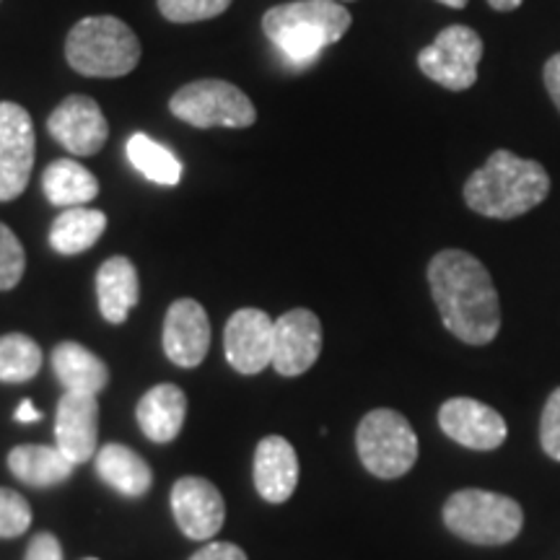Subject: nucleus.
<instances>
[{"mask_svg":"<svg viewBox=\"0 0 560 560\" xmlns=\"http://www.w3.org/2000/svg\"><path fill=\"white\" fill-rule=\"evenodd\" d=\"M83 560H96V558H83Z\"/></svg>","mask_w":560,"mask_h":560,"instance_id":"nucleus-37","label":"nucleus"},{"mask_svg":"<svg viewBox=\"0 0 560 560\" xmlns=\"http://www.w3.org/2000/svg\"><path fill=\"white\" fill-rule=\"evenodd\" d=\"M187 416V397L177 384H156L140 397L136 418L140 431L156 444H170L179 436Z\"/></svg>","mask_w":560,"mask_h":560,"instance_id":"nucleus-18","label":"nucleus"},{"mask_svg":"<svg viewBox=\"0 0 560 560\" xmlns=\"http://www.w3.org/2000/svg\"><path fill=\"white\" fill-rule=\"evenodd\" d=\"M190 560H247L240 545L231 542H208L206 548H200Z\"/></svg>","mask_w":560,"mask_h":560,"instance_id":"nucleus-32","label":"nucleus"},{"mask_svg":"<svg viewBox=\"0 0 560 560\" xmlns=\"http://www.w3.org/2000/svg\"><path fill=\"white\" fill-rule=\"evenodd\" d=\"M439 3L450 5V9H465V5H467V0H439Z\"/></svg>","mask_w":560,"mask_h":560,"instance_id":"nucleus-36","label":"nucleus"},{"mask_svg":"<svg viewBox=\"0 0 560 560\" xmlns=\"http://www.w3.org/2000/svg\"><path fill=\"white\" fill-rule=\"evenodd\" d=\"M172 514L187 540H213L226 522V503L213 482L187 475L172 488Z\"/></svg>","mask_w":560,"mask_h":560,"instance_id":"nucleus-10","label":"nucleus"},{"mask_svg":"<svg viewBox=\"0 0 560 560\" xmlns=\"http://www.w3.org/2000/svg\"><path fill=\"white\" fill-rule=\"evenodd\" d=\"M47 130L73 156H94L109 138L107 117L91 96L73 94L52 112Z\"/></svg>","mask_w":560,"mask_h":560,"instance_id":"nucleus-13","label":"nucleus"},{"mask_svg":"<svg viewBox=\"0 0 560 560\" xmlns=\"http://www.w3.org/2000/svg\"><path fill=\"white\" fill-rule=\"evenodd\" d=\"M32 527V506L24 495L0 488V540H13Z\"/></svg>","mask_w":560,"mask_h":560,"instance_id":"nucleus-28","label":"nucleus"},{"mask_svg":"<svg viewBox=\"0 0 560 560\" xmlns=\"http://www.w3.org/2000/svg\"><path fill=\"white\" fill-rule=\"evenodd\" d=\"M24 560H62L60 540L50 532H39V535L32 537Z\"/></svg>","mask_w":560,"mask_h":560,"instance_id":"nucleus-31","label":"nucleus"},{"mask_svg":"<svg viewBox=\"0 0 560 560\" xmlns=\"http://www.w3.org/2000/svg\"><path fill=\"white\" fill-rule=\"evenodd\" d=\"M68 66L89 79H120L136 70L140 42L117 16H86L66 39Z\"/></svg>","mask_w":560,"mask_h":560,"instance_id":"nucleus-4","label":"nucleus"},{"mask_svg":"<svg viewBox=\"0 0 560 560\" xmlns=\"http://www.w3.org/2000/svg\"><path fill=\"white\" fill-rule=\"evenodd\" d=\"M524 3V0H488V5L493 11H501V13H506V11H516L520 9V5Z\"/></svg>","mask_w":560,"mask_h":560,"instance_id":"nucleus-35","label":"nucleus"},{"mask_svg":"<svg viewBox=\"0 0 560 560\" xmlns=\"http://www.w3.org/2000/svg\"><path fill=\"white\" fill-rule=\"evenodd\" d=\"M272 322L262 310H240L231 314L223 332V348L231 369L244 376L262 374L272 366Z\"/></svg>","mask_w":560,"mask_h":560,"instance_id":"nucleus-14","label":"nucleus"},{"mask_svg":"<svg viewBox=\"0 0 560 560\" xmlns=\"http://www.w3.org/2000/svg\"><path fill=\"white\" fill-rule=\"evenodd\" d=\"M96 299H100V312L109 325H122L130 312L138 306L140 280L138 270L128 257H109L96 272Z\"/></svg>","mask_w":560,"mask_h":560,"instance_id":"nucleus-19","label":"nucleus"},{"mask_svg":"<svg viewBox=\"0 0 560 560\" xmlns=\"http://www.w3.org/2000/svg\"><path fill=\"white\" fill-rule=\"evenodd\" d=\"M100 444V400L96 395L66 392L55 416V446L73 462L83 465L96 457Z\"/></svg>","mask_w":560,"mask_h":560,"instance_id":"nucleus-15","label":"nucleus"},{"mask_svg":"<svg viewBox=\"0 0 560 560\" xmlns=\"http://www.w3.org/2000/svg\"><path fill=\"white\" fill-rule=\"evenodd\" d=\"M540 441H542L545 454H548L550 459L560 462V387L552 392L542 408Z\"/></svg>","mask_w":560,"mask_h":560,"instance_id":"nucleus-30","label":"nucleus"},{"mask_svg":"<svg viewBox=\"0 0 560 560\" xmlns=\"http://www.w3.org/2000/svg\"><path fill=\"white\" fill-rule=\"evenodd\" d=\"M210 348V319L195 299L174 301L164 319V353L182 369L206 361Z\"/></svg>","mask_w":560,"mask_h":560,"instance_id":"nucleus-16","label":"nucleus"},{"mask_svg":"<svg viewBox=\"0 0 560 560\" xmlns=\"http://www.w3.org/2000/svg\"><path fill=\"white\" fill-rule=\"evenodd\" d=\"M444 524L459 540L495 548L516 540L524 527V511L509 495L465 488L446 499Z\"/></svg>","mask_w":560,"mask_h":560,"instance_id":"nucleus-5","label":"nucleus"},{"mask_svg":"<svg viewBox=\"0 0 560 560\" xmlns=\"http://www.w3.org/2000/svg\"><path fill=\"white\" fill-rule=\"evenodd\" d=\"M172 115L192 128H252L255 104L242 89L221 79H202L182 86L170 102Z\"/></svg>","mask_w":560,"mask_h":560,"instance_id":"nucleus-7","label":"nucleus"},{"mask_svg":"<svg viewBox=\"0 0 560 560\" xmlns=\"http://www.w3.org/2000/svg\"><path fill=\"white\" fill-rule=\"evenodd\" d=\"M439 425L452 441L475 452L499 450L509 436V425L501 412L472 397H452L441 405Z\"/></svg>","mask_w":560,"mask_h":560,"instance_id":"nucleus-11","label":"nucleus"},{"mask_svg":"<svg viewBox=\"0 0 560 560\" xmlns=\"http://www.w3.org/2000/svg\"><path fill=\"white\" fill-rule=\"evenodd\" d=\"M340 3H346V0H340Z\"/></svg>","mask_w":560,"mask_h":560,"instance_id":"nucleus-38","label":"nucleus"},{"mask_svg":"<svg viewBox=\"0 0 560 560\" xmlns=\"http://www.w3.org/2000/svg\"><path fill=\"white\" fill-rule=\"evenodd\" d=\"M96 475L125 499H140L153 486L149 462L125 444H104L96 452Z\"/></svg>","mask_w":560,"mask_h":560,"instance_id":"nucleus-21","label":"nucleus"},{"mask_svg":"<svg viewBox=\"0 0 560 560\" xmlns=\"http://www.w3.org/2000/svg\"><path fill=\"white\" fill-rule=\"evenodd\" d=\"M355 450L361 465L382 480H397L418 462V436L408 418L397 410H371L355 431Z\"/></svg>","mask_w":560,"mask_h":560,"instance_id":"nucleus-6","label":"nucleus"},{"mask_svg":"<svg viewBox=\"0 0 560 560\" xmlns=\"http://www.w3.org/2000/svg\"><path fill=\"white\" fill-rule=\"evenodd\" d=\"M24 270L26 255L19 236L5 223H0V291L16 289L24 278Z\"/></svg>","mask_w":560,"mask_h":560,"instance_id":"nucleus-29","label":"nucleus"},{"mask_svg":"<svg viewBox=\"0 0 560 560\" xmlns=\"http://www.w3.org/2000/svg\"><path fill=\"white\" fill-rule=\"evenodd\" d=\"M42 369V348L30 335H0V382L24 384L32 382Z\"/></svg>","mask_w":560,"mask_h":560,"instance_id":"nucleus-26","label":"nucleus"},{"mask_svg":"<svg viewBox=\"0 0 560 560\" xmlns=\"http://www.w3.org/2000/svg\"><path fill=\"white\" fill-rule=\"evenodd\" d=\"M431 296L441 322L467 346H488L501 330V306L493 278L465 249H444L429 265Z\"/></svg>","mask_w":560,"mask_h":560,"instance_id":"nucleus-1","label":"nucleus"},{"mask_svg":"<svg viewBox=\"0 0 560 560\" xmlns=\"http://www.w3.org/2000/svg\"><path fill=\"white\" fill-rule=\"evenodd\" d=\"M42 418V412L34 408V405L30 402V400H24L19 405V410H16V420L19 423H37V420Z\"/></svg>","mask_w":560,"mask_h":560,"instance_id":"nucleus-34","label":"nucleus"},{"mask_svg":"<svg viewBox=\"0 0 560 560\" xmlns=\"http://www.w3.org/2000/svg\"><path fill=\"white\" fill-rule=\"evenodd\" d=\"M34 125L21 104L0 102V202L16 200L34 170Z\"/></svg>","mask_w":560,"mask_h":560,"instance_id":"nucleus-9","label":"nucleus"},{"mask_svg":"<svg viewBox=\"0 0 560 560\" xmlns=\"http://www.w3.org/2000/svg\"><path fill=\"white\" fill-rule=\"evenodd\" d=\"M542 75H545V89H548L552 104H556L560 112V52L552 55V58L545 62Z\"/></svg>","mask_w":560,"mask_h":560,"instance_id":"nucleus-33","label":"nucleus"},{"mask_svg":"<svg viewBox=\"0 0 560 560\" xmlns=\"http://www.w3.org/2000/svg\"><path fill=\"white\" fill-rule=\"evenodd\" d=\"M482 58V39L470 26H446L439 37L423 47L418 55V66L423 75L433 83L450 89L465 91L478 81V62Z\"/></svg>","mask_w":560,"mask_h":560,"instance_id":"nucleus-8","label":"nucleus"},{"mask_svg":"<svg viewBox=\"0 0 560 560\" xmlns=\"http://www.w3.org/2000/svg\"><path fill=\"white\" fill-rule=\"evenodd\" d=\"M255 488L268 503H285L299 486V457L291 441L265 436L255 450Z\"/></svg>","mask_w":560,"mask_h":560,"instance_id":"nucleus-17","label":"nucleus"},{"mask_svg":"<svg viewBox=\"0 0 560 560\" xmlns=\"http://www.w3.org/2000/svg\"><path fill=\"white\" fill-rule=\"evenodd\" d=\"M353 16L340 0H293L262 16L268 39L293 66H312L325 47L346 37Z\"/></svg>","mask_w":560,"mask_h":560,"instance_id":"nucleus-3","label":"nucleus"},{"mask_svg":"<svg viewBox=\"0 0 560 560\" xmlns=\"http://www.w3.org/2000/svg\"><path fill=\"white\" fill-rule=\"evenodd\" d=\"M9 470L24 486L52 488L66 482L73 475L75 465L62 454L58 446L21 444L13 446L9 454Z\"/></svg>","mask_w":560,"mask_h":560,"instance_id":"nucleus-22","label":"nucleus"},{"mask_svg":"<svg viewBox=\"0 0 560 560\" xmlns=\"http://www.w3.org/2000/svg\"><path fill=\"white\" fill-rule=\"evenodd\" d=\"M52 371L66 392L100 395L109 384V369L100 355L91 353L81 342L66 340L52 350Z\"/></svg>","mask_w":560,"mask_h":560,"instance_id":"nucleus-20","label":"nucleus"},{"mask_svg":"<svg viewBox=\"0 0 560 560\" xmlns=\"http://www.w3.org/2000/svg\"><path fill=\"white\" fill-rule=\"evenodd\" d=\"M42 190L45 198L58 208H81L96 200L100 179L75 159H58L42 174Z\"/></svg>","mask_w":560,"mask_h":560,"instance_id":"nucleus-23","label":"nucleus"},{"mask_svg":"<svg viewBox=\"0 0 560 560\" xmlns=\"http://www.w3.org/2000/svg\"><path fill=\"white\" fill-rule=\"evenodd\" d=\"M322 353V322L310 310H291L272 327V369L280 376L306 374Z\"/></svg>","mask_w":560,"mask_h":560,"instance_id":"nucleus-12","label":"nucleus"},{"mask_svg":"<svg viewBox=\"0 0 560 560\" xmlns=\"http://www.w3.org/2000/svg\"><path fill=\"white\" fill-rule=\"evenodd\" d=\"M107 229V215L94 208H66L52 221L50 244L60 255H81L102 240Z\"/></svg>","mask_w":560,"mask_h":560,"instance_id":"nucleus-24","label":"nucleus"},{"mask_svg":"<svg viewBox=\"0 0 560 560\" xmlns=\"http://www.w3.org/2000/svg\"><path fill=\"white\" fill-rule=\"evenodd\" d=\"M231 5V0H159L161 16L174 24H195L221 16Z\"/></svg>","mask_w":560,"mask_h":560,"instance_id":"nucleus-27","label":"nucleus"},{"mask_svg":"<svg viewBox=\"0 0 560 560\" xmlns=\"http://www.w3.org/2000/svg\"><path fill=\"white\" fill-rule=\"evenodd\" d=\"M128 159L130 164L136 166V172L143 174L149 182H156V185L174 187L179 185L182 174H185V166L182 161L174 156V153L166 149L164 143L153 140L145 132H136L128 140Z\"/></svg>","mask_w":560,"mask_h":560,"instance_id":"nucleus-25","label":"nucleus"},{"mask_svg":"<svg viewBox=\"0 0 560 560\" xmlns=\"http://www.w3.org/2000/svg\"><path fill=\"white\" fill-rule=\"evenodd\" d=\"M550 195V177L540 161L495 151L467 179L465 202L486 219H520Z\"/></svg>","mask_w":560,"mask_h":560,"instance_id":"nucleus-2","label":"nucleus"}]
</instances>
